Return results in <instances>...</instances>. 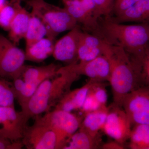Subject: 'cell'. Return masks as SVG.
<instances>
[{
	"instance_id": "cell-26",
	"label": "cell",
	"mask_w": 149,
	"mask_h": 149,
	"mask_svg": "<svg viewBox=\"0 0 149 149\" xmlns=\"http://www.w3.org/2000/svg\"><path fill=\"white\" fill-rule=\"evenodd\" d=\"M18 0H10L7 2L0 10V27L8 31L15 15Z\"/></svg>"
},
{
	"instance_id": "cell-2",
	"label": "cell",
	"mask_w": 149,
	"mask_h": 149,
	"mask_svg": "<svg viewBox=\"0 0 149 149\" xmlns=\"http://www.w3.org/2000/svg\"><path fill=\"white\" fill-rule=\"evenodd\" d=\"M105 55L109 59L111 73L109 82L111 86L113 104L121 107L125 96L143 86L138 67L122 48L108 44Z\"/></svg>"
},
{
	"instance_id": "cell-8",
	"label": "cell",
	"mask_w": 149,
	"mask_h": 149,
	"mask_svg": "<svg viewBox=\"0 0 149 149\" xmlns=\"http://www.w3.org/2000/svg\"><path fill=\"white\" fill-rule=\"evenodd\" d=\"M22 141L28 149H57L55 133L38 118L25 128Z\"/></svg>"
},
{
	"instance_id": "cell-29",
	"label": "cell",
	"mask_w": 149,
	"mask_h": 149,
	"mask_svg": "<svg viewBox=\"0 0 149 149\" xmlns=\"http://www.w3.org/2000/svg\"><path fill=\"white\" fill-rule=\"evenodd\" d=\"M139 0H114L113 11L115 16L122 13Z\"/></svg>"
},
{
	"instance_id": "cell-16",
	"label": "cell",
	"mask_w": 149,
	"mask_h": 149,
	"mask_svg": "<svg viewBox=\"0 0 149 149\" xmlns=\"http://www.w3.org/2000/svg\"><path fill=\"white\" fill-rule=\"evenodd\" d=\"M22 0H18L15 15L9 29V39L15 45H17L27 33L30 19V13L22 6Z\"/></svg>"
},
{
	"instance_id": "cell-31",
	"label": "cell",
	"mask_w": 149,
	"mask_h": 149,
	"mask_svg": "<svg viewBox=\"0 0 149 149\" xmlns=\"http://www.w3.org/2000/svg\"><path fill=\"white\" fill-rule=\"evenodd\" d=\"M23 146L22 141L11 142L0 136V149H20Z\"/></svg>"
},
{
	"instance_id": "cell-6",
	"label": "cell",
	"mask_w": 149,
	"mask_h": 149,
	"mask_svg": "<svg viewBox=\"0 0 149 149\" xmlns=\"http://www.w3.org/2000/svg\"><path fill=\"white\" fill-rule=\"evenodd\" d=\"M121 107L132 126L149 125V86H141L128 93L123 99Z\"/></svg>"
},
{
	"instance_id": "cell-10",
	"label": "cell",
	"mask_w": 149,
	"mask_h": 149,
	"mask_svg": "<svg viewBox=\"0 0 149 149\" xmlns=\"http://www.w3.org/2000/svg\"><path fill=\"white\" fill-rule=\"evenodd\" d=\"M72 71L80 75H85L95 82L109 81L111 73V65L108 57L100 56L85 62L74 63L67 65Z\"/></svg>"
},
{
	"instance_id": "cell-27",
	"label": "cell",
	"mask_w": 149,
	"mask_h": 149,
	"mask_svg": "<svg viewBox=\"0 0 149 149\" xmlns=\"http://www.w3.org/2000/svg\"><path fill=\"white\" fill-rule=\"evenodd\" d=\"M15 99L12 83L0 76V106L15 107Z\"/></svg>"
},
{
	"instance_id": "cell-9",
	"label": "cell",
	"mask_w": 149,
	"mask_h": 149,
	"mask_svg": "<svg viewBox=\"0 0 149 149\" xmlns=\"http://www.w3.org/2000/svg\"><path fill=\"white\" fill-rule=\"evenodd\" d=\"M27 123L15 107L0 106V136L11 142L22 139Z\"/></svg>"
},
{
	"instance_id": "cell-15",
	"label": "cell",
	"mask_w": 149,
	"mask_h": 149,
	"mask_svg": "<svg viewBox=\"0 0 149 149\" xmlns=\"http://www.w3.org/2000/svg\"><path fill=\"white\" fill-rule=\"evenodd\" d=\"M65 8L77 22L83 26L84 31L100 36L99 20L95 19L83 7L80 0H70L63 2Z\"/></svg>"
},
{
	"instance_id": "cell-7",
	"label": "cell",
	"mask_w": 149,
	"mask_h": 149,
	"mask_svg": "<svg viewBox=\"0 0 149 149\" xmlns=\"http://www.w3.org/2000/svg\"><path fill=\"white\" fill-rule=\"evenodd\" d=\"M132 125L121 107L112 104L102 131L114 141L123 144L130 138Z\"/></svg>"
},
{
	"instance_id": "cell-11",
	"label": "cell",
	"mask_w": 149,
	"mask_h": 149,
	"mask_svg": "<svg viewBox=\"0 0 149 149\" xmlns=\"http://www.w3.org/2000/svg\"><path fill=\"white\" fill-rule=\"evenodd\" d=\"M82 31L77 25L55 43L52 54L55 59L68 64L77 62L78 45Z\"/></svg>"
},
{
	"instance_id": "cell-1",
	"label": "cell",
	"mask_w": 149,
	"mask_h": 149,
	"mask_svg": "<svg viewBox=\"0 0 149 149\" xmlns=\"http://www.w3.org/2000/svg\"><path fill=\"white\" fill-rule=\"evenodd\" d=\"M102 38L109 44L122 48L133 60L143 55L149 46V24H125L112 20L110 16L99 20Z\"/></svg>"
},
{
	"instance_id": "cell-19",
	"label": "cell",
	"mask_w": 149,
	"mask_h": 149,
	"mask_svg": "<svg viewBox=\"0 0 149 149\" xmlns=\"http://www.w3.org/2000/svg\"><path fill=\"white\" fill-rule=\"evenodd\" d=\"M102 144L100 134L93 136L79 128L66 140L62 149H98Z\"/></svg>"
},
{
	"instance_id": "cell-4",
	"label": "cell",
	"mask_w": 149,
	"mask_h": 149,
	"mask_svg": "<svg viewBox=\"0 0 149 149\" xmlns=\"http://www.w3.org/2000/svg\"><path fill=\"white\" fill-rule=\"evenodd\" d=\"M83 118L70 112L54 109L38 119L53 130L56 136L57 149H62L66 140L80 128Z\"/></svg>"
},
{
	"instance_id": "cell-30",
	"label": "cell",
	"mask_w": 149,
	"mask_h": 149,
	"mask_svg": "<svg viewBox=\"0 0 149 149\" xmlns=\"http://www.w3.org/2000/svg\"><path fill=\"white\" fill-rule=\"evenodd\" d=\"M83 7L93 17L98 20L103 17L94 0H80Z\"/></svg>"
},
{
	"instance_id": "cell-32",
	"label": "cell",
	"mask_w": 149,
	"mask_h": 149,
	"mask_svg": "<svg viewBox=\"0 0 149 149\" xmlns=\"http://www.w3.org/2000/svg\"><path fill=\"white\" fill-rule=\"evenodd\" d=\"M101 148L103 149H123L125 148L123 144L117 141H113L102 144Z\"/></svg>"
},
{
	"instance_id": "cell-13",
	"label": "cell",
	"mask_w": 149,
	"mask_h": 149,
	"mask_svg": "<svg viewBox=\"0 0 149 149\" xmlns=\"http://www.w3.org/2000/svg\"><path fill=\"white\" fill-rule=\"evenodd\" d=\"M108 45L101 37L82 30L78 45V61L85 62L104 55Z\"/></svg>"
},
{
	"instance_id": "cell-20",
	"label": "cell",
	"mask_w": 149,
	"mask_h": 149,
	"mask_svg": "<svg viewBox=\"0 0 149 149\" xmlns=\"http://www.w3.org/2000/svg\"><path fill=\"white\" fill-rule=\"evenodd\" d=\"M60 67L58 65L54 63L42 66L25 65L21 77L25 82L40 85L44 80L56 76Z\"/></svg>"
},
{
	"instance_id": "cell-12",
	"label": "cell",
	"mask_w": 149,
	"mask_h": 149,
	"mask_svg": "<svg viewBox=\"0 0 149 149\" xmlns=\"http://www.w3.org/2000/svg\"><path fill=\"white\" fill-rule=\"evenodd\" d=\"M52 80H44L39 85L28 102L22 109V112L26 123L28 120L40 114L50 110L49 107V90Z\"/></svg>"
},
{
	"instance_id": "cell-22",
	"label": "cell",
	"mask_w": 149,
	"mask_h": 149,
	"mask_svg": "<svg viewBox=\"0 0 149 149\" xmlns=\"http://www.w3.org/2000/svg\"><path fill=\"white\" fill-rule=\"evenodd\" d=\"M109 110V107H104L86 114L79 128L93 136L98 135L105 122Z\"/></svg>"
},
{
	"instance_id": "cell-17",
	"label": "cell",
	"mask_w": 149,
	"mask_h": 149,
	"mask_svg": "<svg viewBox=\"0 0 149 149\" xmlns=\"http://www.w3.org/2000/svg\"><path fill=\"white\" fill-rule=\"evenodd\" d=\"M110 17L113 21L117 23L136 22L149 24V0H139L122 13Z\"/></svg>"
},
{
	"instance_id": "cell-14",
	"label": "cell",
	"mask_w": 149,
	"mask_h": 149,
	"mask_svg": "<svg viewBox=\"0 0 149 149\" xmlns=\"http://www.w3.org/2000/svg\"><path fill=\"white\" fill-rule=\"evenodd\" d=\"M80 75L72 71L67 65L60 67L57 71V75L52 80L49 90V107L56 104L71 90V86L77 81Z\"/></svg>"
},
{
	"instance_id": "cell-21",
	"label": "cell",
	"mask_w": 149,
	"mask_h": 149,
	"mask_svg": "<svg viewBox=\"0 0 149 149\" xmlns=\"http://www.w3.org/2000/svg\"><path fill=\"white\" fill-rule=\"evenodd\" d=\"M54 40L49 37H44L32 45L25 48L26 61L41 62L52 55Z\"/></svg>"
},
{
	"instance_id": "cell-18",
	"label": "cell",
	"mask_w": 149,
	"mask_h": 149,
	"mask_svg": "<svg viewBox=\"0 0 149 149\" xmlns=\"http://www.w3.org/2000/svg\"><path fill=\"white\" fill-rule=\"evenodd\" d=\"M93 82V80H90L82 87L70 90L56 104L54 109L70 112L73 111L80 110Z\"/></svg>"
},
{
	"instance_id": "cell-28",
	"label": "cell",
	"mask_w": 149,
	"mask_h": 149,
	"mask_svg": "<svg viewBox=\"0 0 149 149\" xmlns=\"http://www.w3.org/2000/svg\"><path fill=\"white\" fill-rule=\"evenodd\" d=\"M133 61L138 66L142 85L149 86V46L140 58Z\"/></svg>"
},
{
	"instance_id": "cell-25",
	"label": "cell",
	"mask_w": 149,
	"mask_h": 149,
	"mask_svg": "<svg viewBox=\"0 0 149 149\" xmlns=\"http://www.w3.org/2000/svg\"><path fill=\"white\" fill-rule=\"evenodd\" d=\"M129 147L132 149H149V125L137 124L132 126Z\"/></svg>"
},
{
	"instance_id": "cell-34",
	"label": "cell",
	"mask_w": 149,
	"mask_h": 149,
	"mask_svg": "<svg viewBox=\"0 0 149 149\" xmlns=\"http://www.w3.org/2000/svg\"><path fill=\"white\" fill-rule=\"evenodd\" d=\"M63 2H64L67 1H70V0H62Z\"/></svg>"
},
{
	"instance_id": "cell-23",
	"label": "cell",
	"mask_w": 149,
	"mask_h": 149,
	"mask_svg": "<svg viewBox=\"0 0 149 149\" xmlns=\"http://www.w3.org/2000/svg\"><path fill=\"white\" fill-rule=\"evenodd\" d=\"M47 29L42 19L32 11L29 26L24 39L25 48L47 37Z\"/></svg>"
},
{
	"instance_id": "cell-33",
	"label": "cell",
	"mask_w": 149,
	"mask_h": 149,
	"mask_svg": "<svg viewBox=\"0 0 149 149\" xmlns=\"http://www.w3.org/2000/svg\"><path fill=\"white\" fill-rule=\"evenodd\" d=\"M7 1L6 0H0V10L5 5Z\"/></svg>"
},
{
	"instance_id": "cell-3",
	"label": "cell",
	"mask_w": 149,
	"mask_h": 149,
	"mask_svg": "<svg viewBox=\"0 0 149 149\" xmlns=\"http://www.w3.org/2000/svg\"><path fill=\"white\" fill-rule=\"evenodd\" d=\"M32 11L42 19L48 31L47 37L55 40L61 32L78 25L77 22L65 8H62L45 0H23Z\"/></svg>"
},
{
	"instance_id": "cell-24",
	"label": "cell",
	"mask_w": 149,
	"mask_h": 149,
	"mask_svg": "<svg viewBox=\"0 0 149 149\" xmlns=\"http://www.w3.org/2000/svg\"><path fill=\"white\" fill-rule=\"evenodd\" d=\"M13 80L15 98L18 102L22 109L26 105L40 85L37 83L25 82L21 77Z\"/></svg>"
},
{
	"instance_id": "cell-5",
	"label": "cell",
	"mask_w": 149,
	"mask_h": 149,
	"mask_svg": "<svg viewBox=\"0 0 149 149\" xmlns=\"http://www.w3.org/2000/svg\"><path fill=\"white\" fill-rule=\"evenodd\" d=\"M25 61V52L0 35V76L13 80L21 77Z\"/></svg>"
}]
</instances>
